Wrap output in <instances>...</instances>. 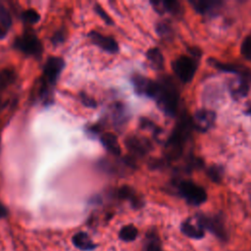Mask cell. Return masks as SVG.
Wrapping results in <instances>:
<instances>
[{"label":"cell","instance_id":"cell-14","mask_svg":"<svg viewBox=\"0 0 251 251\" xmlns=\"http://www.w3.org/2000/svg\"><path fill=\"white\" fill-rule=\"evenodd\" d=\"M101 143L103 144V146L113 155H121V146L120 143L118 141L117 136L114 133L111 132H106L104 134H102L101 138Z\"/></svg>","mask_w":251,"mask_h":251},{"label":"cell","instance_id":"cell-10","mask_svg":"<svg viewBox=\"0 0 251 251\" xmlns=\"http://www.w3.org/2000/svg\"><path fill=\"white\" fill-rule=\"evenodd\" d=\"M126 145L128 148V150L135 155H144L151 148L149 141L140 136L127 137L126 139Z\"/></svg>","mask_w":251,"mask_h":251},{"label":"cell","instance_id":"cell-15","mask_svg":"<svg viewBox=\"0 0 251 251\" xmlns=\"http://www.w3.org/2000/svg\"><path fill=\"white\" fill-rule=\"evenodd\" d=\"M73 243L81 250L84 251H88V250H92L95 248V244L92 242V240L90 239V237L88 236L87 233L85 232H77L74 235L73 237Z\"/></svg>","mask_w":251,"mask_h":251},{"label":"cell","instance_id":"cell-17","mask_svg":"<svg viewBox=\"0 0 251 251\" xmlns=\"http://www.w3.org/2000/svg\"><path fill=\"white\" fill-rule=\"evenodd\" d=\"M181 231L191 238H201L204 236V229L201 228L199 226H196L189 222H184L181 225Z\"/></svg>","mask_w":251,"mask_h":251},{"label":"cell","instance_id":"cell-9","mask_svg":"<svg viewBox=\"0 0 251 251\" xmlns=\"http://www.w3.org/2000/svg\"><path fill=\"white\" fill-rule=\"evenodd\" d=\"M89 37L94 44L106 52L117 53L119 51V45L113 37L103 35L97 31H91L89 33Z\"/></svg>","mask_w":251,"mask_h":251},{"label":"cell","instance_id":"cell-23","mask_svg":"<svg viewBox=\"0 0 251 251\" xmlns=\"http://www.w3.org/2000/svg\"><path fill=\"white\" fill-rule=\"evenodd\" d=\"M241 55L248 61L251 62V36H247L241 43L240 47Z\"/></svg>","mask_w":251,"mask_h":251},{"label":"cell","instance_id":"cell-21","mask_svg":"<svg viewBox=\"0 0 251 251\" xmlns=\"http://www.w3.org/2000/svg\"><path fill=\"white\" fill-rule=\"evenodd\" d=\"M11 25H12V18L10 16V13L2 4H0V25H2L4 28L8 30Z\"/></svg>","mask_w":251,"mask_h":251},{"label":"cell","instance_id":"cell-6","mask_svg":"<svg viewBox=\"0 0 251 251\" xmlns=\"http://www.w3.org/2000/svg\"><path fill=\"white\" fill-rule=\"evenodd\" d=\"M132 83L135 92L140 95H146L150 98H156L159 91V83L144 77L140 75H136L132 77Z\"/></svg>","mask_w":251,"mask_h":251},{"label":"cell","instance_id":"cell-29","mask_svg":"<svg viewBox=\"0 0 251 251\" xmlns=\"http://www.w3.org/2000/svg\"><path fill=\"white\" fill-rule=\"evenodd\" d=\"M147 251H161V248H160V246H159L158 244L152 242V243H150V244L148 245Z\"/></svg>","mask_w":251,"mask_h":251},{"label":"cell","instance_id":"cell-12","mask_svg":"<svg viewBox=\"0 0 251 251\" xmlns=\"http://www.w3.org/2000/svg\"><path fill=\"white\" fill-rule=\"evenodd\" d=\"M190 4L197 13L201 15H207L218 10L222 3L219 1L211 0H192L190 1Z\"/></svg>","mask_w":251,"mask_h":251},{"label":"cell","instance_id":"cell-28","mask_svg":"<svg viewBox=\"0 0 251 251\" xmlns=\"http://www.w3.org/2000/svg\"><path fill=\"white\" fill-rule=\"evenodd\" d=\"M64 41V33L62 31H57L53 37H52V42L53 44H59V43H62Z\"/></svg>","mask_w":251,"mask_h":251},{"label":"cell","instance_id":"cell-26","mask_svg":"<svg viewBox=\"0 0 251 251\" xmlns=\"http://www.w3.org/2000/svg\"><path fill=\"white\" fill-rule=\"evenodd\" d=\"M95 11H96V13L100 16V18H101L107 25H112V24H113V20L110 18V16L104 11V9H103L99 4H96V5H95Z\"/></svg>","mask_w":251,"mask_h":251},{"label":"cell","instance_id":"cell-22","mask_svg":"<svg viewBox=\"0 0 251 251\" xmlns=\"http://www.w3.org/2000/svg\"><path fill=\"white\" fill-rule=\"evenodd\" d=\"M207 176L215 182H220L223 178V170L219 166H211L207 171Z\"/></svg>","mask_w":251,"mask_h":251},{"label":"cell","instance_id":"cell-2","mask_svg":"<svg viewBox=\"0 0 251 251\" xmlns=\"http://www.w3.org/2000/svg\"><path fill=\"white\" fill-rule=\"evenodd\" d=\"M172 67L176 76L182 82L186 83L193 79L197 69V63L192 57L181 55L174 60Z\"/></svg>","mask_w":251,"mask_h":251},{"label":"cell","instance_id":"cell-3","mask_svg":"<svg viewBox=\"0 0 251 251\" xmlns=\"http://www.w3.org/2000/svg\"><path fill=\"white\" fill-rule=\"evenodd\" d=\"M65 67V62L60 57H50L44 66V72H43V87H42V93H48V87L50 85H53L59 75L61 74L62 70Z\"/></svg>","mask_w":251,"mask_h":251},{"label":"cell","instance_id":"cell-13","mask_svg":"<svg viewBox=\"0 0 251 251\" xmlns=\"http://www.w3.org/2000/svg\"><path fill=\"white\" fill-rule=\"evenodd\" d=\"M209 64L212 65L214 68L222 71V72H226V73H232V74H236L239 75H244V76H249V73L247 72L246 69L242 68V67H237L231 64H226V63H222L216 59H209L208 60Z\"/></svg>","mask_w":251,"mask_h":251},{"label":"cell","instance_id":"cell-20","mask_svg":"<svg viewBox=\"0 0 251 251\" xmlns=\"http://www.w3.org/2000/svg\"><path fill=\"white\" fill-rule=\"evenodd\" d=\"M119 196L122 198V199H127V200H130L131 203L135 206H138L139 204V200L135 194V191L129 187V186H122L120 189H119Z\"/></svg>","mask_w":251,"mask_h":251},{"label":"cell","instance_id":"cell-25","mask_svg":"<svg viewBox=\"0 0 251 251\" xmlns=\"http://www.w3.org/2000/svg\"><path fill=\"white\" fill-rule=\"evenodd\" d=\"M156 30H157V33L160 36H169V34L172 31L170 25L167 23H164V22L158 23V25L156 26Z\"/></svg>","mask_w":251,"mask_h":251},{"label":"cell","instance_id":"cell-4","mask_svg":"<svg viewBox=\"0 0 251 251\" xmlns=\"http://www.w3.org/2000/svg\"><path fill=\"white\" fill-rule=\"evenodd\" d=\"M178 190L185 200L193 205H200L207 200V193L203 187L188 180L179 183Z\"/></svg>","mask_w":251,"mask_h":251},{"label":"cell","instance_id":"cell-18","mask_svg":"<svg viewBox=\"0 0 251 251\" xmlns=\"http://www.w3.org/2000/svg\"><path fill=\"white\" fill-rule=\"evenodd\" d=\"M164 12H168L176 17H179L183 14V9L177 1H162Z\"/></svg>","mask_w":251,"mask_h":251},{"label":"cell","instance_id":"cell-8","mask_svg":"<svg viewBox=\"0 0 251 251\" xmlns=\"http://www.w3.org/2000/svg\"><path fill=\"white\" fill-rule=\"evenodd\" d=\"M198 226L201 228H207L222 239L226 238V230L223 223L218 218L200 216L198 218Z\"/></svg>","mask_w":251,"mask_h":251},{"label":"cell","instance_id":"cell-31","mask_svg":"<svg viewBox=\"0 0 251 251\" xmlns=\"http://www.w3.org/2000/svg\"><path fill=\"white\" fill-rule=\"evenodd\" d=\"M7 34V29L4 28L2 25H0V39L4 38Z\"/></svg>","mask_w":251,"mask_h":251},{"label":"cell","instance_id":"cell-24","mask_svg":"<svg viewBox=\"0 0 251 251\" xmlns=\"http://www.w3.org/2000/svg\"><path fill=\"white\" fill-rule=\"evenodd\" d=\"M23 19H24L26 23L33 25V24H35V23H37V22L39 21L40 16H39V14H38L35 10H33V9H27V10H25V11L23 13Z\"/></svg>","mask_w":251,"mask_h":251},{"label":"cell","instance_id":"cell-7","mask_svg":"<svg viewBox=\"0 0 251 251\" xmlns=\"http://www.w3.org/2000/svg\"><path fill=\"white\" fill-rule=\"evenodd\" d=\"M216 121V114L210 110H197L191 118L192 127L199 131H207L210 129Z\"/></svg>","mask_w":251,"mask_h":251},{"label":"cell","instance_id":"cell-5","mask_svg":"<svg viewBox=\"0 0 251 251\" xmlns=\"http://www.w3.org/2000/svg\"><path fill=\"white\" fill-rule=\"evenodd\" d=\"M15 47L23 53L31 56H39L42 52V43L32 33H25L15 40Z\"/></svg>","mask_w":251,"mask_h":251},{"label":"cell","instance_id":"cell-30","mask_svg":"<svg viewBox=\"0 0 251 251\" xmlns=\"http://www.w3.org/2000/svg\"><path fill=\"white\" fill-rule=\"evenodd\" d=\"M7 213H8V211H7L6 207L2 203H0V219L6 217Z\"/></svg>","mask_w":251,"mask_h":251},{"label":"cell","instance_id":"cell-27","mask_svg":"<svg viewBox=\"0 0 251 251\" xmlns=\"http://www.w3.org/2000/svg\"><path fill=\"white\" fill-rule=\"evenodd\" d=\"M81 101H82V103H83L86 107H90V108L96 107V102H95V100L92 99V98H90V97H88V96L85 95V94H82V95H81Z\"/></svg>","mask_w":251,"mask_h":251},{"label":"cell","instance_id":"cell-16","mask_svg":"<svg viewBox=\"0 0 251 251\" xmlns=\"http://www.w3.org/2000/svg\"><path fill=\"white\" fill-rule=\"evenodd\" d=\"M147 60L155 70H161L164 67V57L159 48L153 47L146 52Z\"/></svg>","mask_w":251,"mask_h":251},{"label":"cell","instance_id":"cell-19","mask_svg":"<svg viewBox=\"0 0 251 251\" xmlns=\"http://www.w3.org/2000/svg\"><path fill=\"white\" fill-rule=\"evenodd\" d=\"M137 228L133 225H127L122 227L119 236L124 241H132L137 236Z\"/></svg>","mask_w":251,"mask_h":251},{"label":"cell","instance_id":"cell-1","mask_svg":"<svg viewBox=\"0 0 251 251\" xmlns=\"http://www.w3.org/2000/svg\"><path fill=\"white\" fill-rule=\"evenodd\" d=\"M159 83L157 103L162 111L169 116H174L178 104V91L176 84L170 78H163Z\"/></svg>","mask_w":251,"mask_h":251},{"label":"cell","instance_id":"cell-11","mask_svg":"<svg viewBox=\"0 0 251 251\" xmlns=\"http://www.w3.org/2000/svg\"><path fill=\"white\" fill-rule=\"evenodd\" d=\"M228 89H229L230 95L234 99L237 100V99H241L247 95L249 86H248L246 78L240 77V78L232 79L231 81H229Z\"/></svg>","mask_w":251,"mask_h":251},{"label":"cell","instance_id":"cell-32","mask_svg":"<svg viewBox=\"0 0 251 251\" xmlns=\"http://www.w3.org/2000/svg\"><path fill=\"white\" fill-rule=\"evenodd\" d=\"M246 114L249 115V116H251V101L248 103V105H247V107H246Z\"/></svg>","mask_w":251,"mask_h":251}]
</instances>
